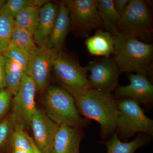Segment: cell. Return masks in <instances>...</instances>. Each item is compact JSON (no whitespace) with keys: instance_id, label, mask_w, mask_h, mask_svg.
Instances as JSON below:
<instances>
[{"instance_id":"1","label":"cell","mask_w":153,"mask_h":153,"mask_svg":"<svg viewBox=\"0 0 153 153\" xmlns=\"http://www.w3.org/2000/svg\"><path fill=\"white\" fill-rule=\"evenodd\" d=\"M72 97L79 114L99 124L103 140L114 133L117 127L118 111L111 93L90 88Z\"/></svg>"},{"instance_id":"2","label":"cell","mask_w":153,"mask_h":153,"mask_svg":"<svg viewBox=\"0 0 153 153\" xmlns=\"http://www.w3.org/2000/svg\"><path fill=\"white\" fill-rule=\"evenodd\" d=\"M113 38L112 59L118 66L121 73L134 72L146 74L152 67V44L121 31H118Z\"/></svg>"},{"instance_id":"3","label":"cell","mask_w":153,"mask_h":153,"mask_svg":"<svg viewBox=\"0 0 153 153\" xmlns=\"http://www.w3.org/2000/svg\"><path fill=\"white\" fill-rule=\"evenodd\" d=\"M43 103L47 116L58 125L82 128L90 123L89 120L79 114L72 96L63 88L48 86Z\"/></svg>"},{"instance_id":"4","label":"cell","mask_w":153,"mask_h":153,"mask_svg":"<svg viewBox=\"0 0 153 153\" xmlns=\"http://www.w3.org/2000/svg\"><path fill=\"white\" fill-rule=\"evenodd\" d=\"M118 111L117 132L120 139L126 142L137 134L153 135V120L148 117L139 102L130 98L115 99Z\"/></svg>"},{"instance_id":"5","label":"cell","mask_w":153,"mask_h":153,"mask_svg":"<svg viewBox=\"0 0 153 153\" xmlns=\"http://www.w3.org/2000/svg\"><path fill=\"white\" fill-rule=\"evenodd\" d=\"M152 22L148 2L143 0H129L118 22V31L128 33L147 43L152 36Z\"/></svg>"},{"instance_id":"6","label":"cell","mask_w":153,"mask_h":153,"mask_svg":"<svg viewBox=\"0 0 153 153\" xmlns=\"http://www.w3.org/2000/svg\"><path fill=\"white\" fill-rule=\"evenodd\" d=\"M52 70L62 88L72 96L90 89L85 67L61 51L54 59Z\"/></svg>"},{"instance_id":"7","label":"cell","mask_w":153,"mask_h":153,"mask_svg":"<svg viewBox=\"0 0 153 153\" xmlns=\"http://www.w3.org/2000/svg\"><path fill=\"white\" fill-rule=\"evenodd\" d=\"M37 90L31 78L25 73L22 83L13 99L10 116L14 128H30L31 120L36 109L35 95Z\"/></svg>"},{"instance_id":"8","label":"cell","mask_w":153,"mask_h":153,"mask_svg":"<svg viewBox=\"0 0 153 153\" xmlns=\"http://www.w3.org/2000/svg\"><path fill=\"white\" fill-rule=\"evenodd\" d=\"M64 1L69 10L70 23L82 37L88 38L92 30L103 27L97 12V0Z\"/></svg>"},{"instance_id":"9","label":"cell","mask_w":153,"mask_h":153,"mask_svg":"<svg viewBox=\"0 0 153 153\" xmlns=\"http://www.w3.org/2000/svg\"><path fill=\"white\" fill-rule=\"evenodd\" d=\"M91 89L111 93L119 86L120 69L112 58L104 57L91 61L85 67Z\"/></svg>"},{"instance_id":"10","label":"cell","mask_w":153,"mask_h":153,"mask_svg":"<svg viewBox=\"0 0 153 153\" xmlns=\"http://www.w3.org/2000/svg\"><path fill=\"white\" fill-rule=\"evenodd\" d=\"M58 52L49 47H39L30 55L25 73L33 80L37 90H43L48 85L53 62Z\"/></svg>"},{"instance_id":"11","label":"cell","mask_w":153,"mask_h":153,"mask_svg":"<svg viewBox=\"0 0 153 153\" xmlns=\"http://www.w3.org/2000/svg\"><path fill=\"white\" fill-rule=\"evenodd\" d=\"M130 83L125 86H119L113 96L115 99L130 98L149 108L153 102V86L146 74L131 73L128 76Z\"/></svg>"},{"instance_id":"12","label":"cell","mask_w":153,"mask_h":153,"mask_svg":"<svg viewBox=\"0 0 153 153\" xmlns=\"http://www.w3.org/2000/svg\"><path fill=\"white\" fill-rule=\"evenodd\" d=\"M59 125L47 115L36 108L30 127L33 130L35 144L42 153H51Z\"/></svg>"},{"instance_id":"13","label":"cell","mask_w":153,"mask_h":153,"mask_svg":"<svg viewBox=\"0 0 153 153\" xmlns=\"http://www.w3.org/2000/svg\"><path fill=\"white\" fill-rule=\"evenodd\" d=\"M83 138L82 128L59 126L51 153H80L79 146Z\"/></svg>"},{"instance_id":"14","label":"cell","mask_w":153,"mask_h":153,"mask_svg":"<svg viewBox=\"0 0 153 153\" xmlns=\"http://www.w3.org/2000/svg\"><path fill=\"white\" fill-rule=\"evenodd\" d=\"M58 6L48 2L40 8L38 27L34 35V41L39 47H47L57 17Z\"/></svg>"},{"instance_id":"15","label":"cell","mask_w":153,"mask_h":153,"mask_svg":"<svg viewBox=\"0 0 153 153\" xmlns=\"http://www.w3.org/2000/svg\"><path fill=\"white\" fill-rule=\"evenodd\" d=\"M70 25L69 10L64 1L60 2L58 5L55 24L47 47L57 51H61Z\"/></svg>"},{"instance_id":"16","label":"cell","mask_w":153,"mask_h":153,"mask_svg":"<svg viewBox=\"0 0 153 153\" xmlns=\"http://www.w3.org/2000/svg\"><path fill=\"white\" fill-rule=\"evenodd\" d=\"M151 137L146 134L140 133L131 141L124 142L119 138L115 131L109 139L100 143L106 147L107 153H134L138 149L149 144L152 140Z\"/></svg>"},{"instance_id":"17","label":"cell","mask_w":153,"mask_h":153,"mask_svg":"<svg viewBox=\"0 0 153 153\" xmlns=\"http://www.w3.org/2000/svg\"><path fill=\"white\" fill-rule=\"evenodd\" d=\"M85 45L91 55L110 57L114 52L113 36L102 29L97 30L93 36L88 37Z\"/></svg>"},{"instance_id":"18","label":"cell","mask_w":153,"mask_h":153,"mask_svg":"<svg viewBox=\"0 0 153 153\" xmlns=\"http://www.w3.org/2000/svg\"><path fill=\"white\" fill-rule=\"evenodd\" d=\"M97 8L103 27L112 36L117 33L120 18L115 8L113 0H97Z\"/></svg>"},{"instance_id":"19","label":"cell","mask_w":153,"mask_h":153,"mask_svg":"<svg viewBox=\"0 0 153 153\" xmlns=\"http://www.w3.org/2000/svg\"><path fill=\"white\" fill-rule=\"evenodd\" d=\"M41 7H25L14 18L15 26L22 28L34 35L38 27Z\"/></svg>"},{"instance_id":"20","label":"cell","mask_w":153,"mask_h":153,"mask_svg":"<svg viewBox=\"0 0 153 153\" xmlns=\"http://www.w3.org/2000/svg\"><path fill=\"white\" fill-rule=\"evenodd\" d=\"M4 57L5 67L6 88L12 92L13 95H15L20 87L25 72L17 63L7 57L4 56Z\"/></svg>"},{"instance_id":"21","label":"cell","mask_w":153,"mask_h":153,"mask_svg":"<svg viewBox=\"0 0 153 153\" xmlns=\"http://www.w3.org/2000/svg\"><path fill=\"white\" fill-rule=\"evenodd\" d=\"M10 44L19 47L30 55L33 54L37 50L33 35L27 30L15 26Z\"/></svg>"},{"instance_id":"22","label":"cell","mask_w":153,"mask_h":153,"mask_svg":"<svg viewBox=\"0 0 153 153\" xmlns=\"http://www.w3.org/2000/svg\"><path fill=\"white\" fill-rule=\"evenodd\" d=\"M48 2L45 0H8L5 1L1 13L14 19L22 9L27 6L41 7Z\"/></svg>"},{"instance_id":"23","label":"cell","mask_w":153,"mask_h":153,"mask_svg":"<svg viewBox=\"0 0 153 153\" xmlns=\"http://www.w3.org/2000/svg\"><path fill=\"white\" fill-rule=\"evenodd\" d=\"M15 27L13 18L0 13V52L7 49L10 43L11 36Z\"/></svg>"},{"instance_id":"24","label":"cell","mask_w":153,"mask_h":153,"mask_svg":"<svg viewBox=\"0 0 153 153\" xmlns=\"http://www.w3.org/2000/svg\"><path fill=\"white\" fill-rule=\"evenodd\" d=\"M11 139L13 149L33 153V138L28 135L25 130L14 128Z\"/></svg>"},{"instance_id":"25","label":"cell","mask_w":153,"mask_h":153,"mask_svg":"<svg viewBox=\"0 0 153 153\" xmlns=\"http://www.w3.org/2000/svg\"><path fill=\"white\" fill-rule=\"evenodd\" d=\"M3 52L4 57L17 63L25 73L30 59V55L29 53L11 44Z\"/></svg>"},{"instance_id":"26","label":"cell","mask_w":153,"mask_h":153,"mask_svg":"<svg viewBox=\"0 0 153 153\" xmlns=\"http://www.w3.org/2000/svg\"><path fill=\"white\" fill-rule=\"evenodd\" d=\"M13 130V124L10 116L0 122V149L11 139Z\"/></svg>"},{"instance_id":"27","label":"cell","mask_w":153,"mask_h":153,"mask_svg":"<svg viewBox=\"0 0 153 153\" xmlns=\"http://www.w3.org/2000/svg\"><path fill=\"white\" fill-rule=\"evenodd\" d=\"M12 92L7 88L0 89V120L4 116L10 105Z\"/></svg>"},{"instance_id":"28","label":"cell","mask_w":153,"mask_h":153,"mask_svg":"<svg viewBox=\"0 0 153 153\" xmlns=\"http://www.w3.org/2000/svg\"><path fill=\"white\" fill-rule=\"evenodd\" d=\"M6 88L5 67L4 56L0 52V89Z\"/></svg>"},{"instance_id":"29","label":"cell","mask_w":153,"mask_h":153,"mask_svg":"<svg viewBox=\"0 0 153 153\" xmlns=\"http://www.w3.org/2000/svg\"><path fill=\"white\" fill-rule=\"evenodd\" d=\"M129 1V0H113L115 8L120 15V16L125 10Z\"/></svg>"},{"instance_id":"30","label":"cell","mask_w":153,"mask_h":153,"mask_svg":"<svg viewBox=\"0 0 153 153\" xmlns=\"http://www.w3.org/2000/svg\"><path fill=\"white\" fill-rule=\"evenodd\" d=\"M33 153H42L40 152V150L38 149V147L36 146V145L35 144L34 140L33 141Z\"/></svg>"},{"instance_id":"31","label":"cell","mask_w":153,"mask_h":153,"mask_svg":"<svg viewBox=\"0 0 153 153\" xmlns=\"http://www.w3.org/2000/svg\"><path fill=\"white\" fill-rule=\"evenodd\" d=\"M13 153H29L27 152H25L16 149H13Z\"/></svg>"},{"instance_id":"32","label":"cell","mask_w":153,"mask_h":153,"mask_svg":"<svg viewBox=\"0 0 153 153\" xmlns=\"http://www.w3.org/2000/svg\"><path fill=\"white\" fill-rule=\"evenodd\" d=\"M5 2V1H0V13L1 12L2 8L3 5H4V3Z\"/></svg>"}]
</instances>
